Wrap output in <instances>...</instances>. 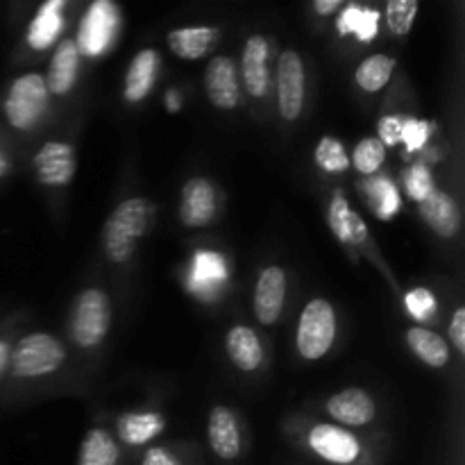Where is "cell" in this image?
Listing matches in <instances>:
<instances>
[{
  "instance_id": "6da1fadb",
  "label": "cell",
  "mask_w": 465,
  "mask_h": 465,
  "mask_svg": "<svg viewBox=\"0 0 465 465\" xmlns=\"http://www.w3.org/2000/svg\"><path fill=\"white\" fill-rule=\"evenodd\" d=\"M154 204L148 198H130L118 204L104 223L103 243L109 262L123 263L134 254L136 245L148 232Z\"/></svg>"
},
{
  "instance_id": "7a4b0ae2",
  "label": "cell",
  "mask_w": 465,
  "mask_h": 465,
  "mask_svg": "<svg viewBox=\"0 0 465 465\" xmlns=\"http://www.w3.org/2000/svg\"><path fill=\"white\" fill-rule=\"evenodd\" d=\"M66 361V350L54 336L35 331L18 341L9 352V366L16 380H36L53 375Z\"/></svg>"
},
{
  "instance_id": "3957f363",
  "label": "cell",
  "mask_w": 465,
  "mask_h": 465,
  "mask_svg": "<svg viewBox=\"0 0 465 465\" xmlns=\"http://www.w3.org/2000/svg\"><path fill=\"white\" fill-rule=\"evenodd\" d=\"M50 104V91L45 77L39 73H25L16 77L7 89L3 103L5 121L18 132H27L39 125Z\"/></svg>"
},
{
  "instance_id": "277c9868",
  "label": "cell",
  "mask_w": 465,
  "mask_h": 465,
  "mask_svg": "<svg viewBox=\"0 0 465 465\" xmlns=\"http://www.w3.org/2000/svg\"><path fill=\"white\" fill-rule=\"evenodd\" d=\"M336 339V312L327 300L316 298L302 309L295 331V345L300 357L318 361L331 350Z\"/></svg>"
},
{
  "instance_id": "5b68a950",
  "label": "cell",
  "mask_w": 465,
  "mask_h": 465,
  "mask_svg": "<svg viewBox=\"0 0 465 465\" xmlns=\"http://www.w3.org/2000/svg\"><path fill=\"white\" fill-rule=\"evenodd\" d=\"M112 325V307L100 289H84L77 295L71 312V336L80 348L103 343Z\"/></svg>"
},
{
  "instance_id": "8992f818",
  "label": "cell",
  "mask_w": 465,
  "mask_h": 465,
  "mask_svg": "<svg viewBox=\"0 0 465 465\" xmlns=\"http://www.w3.org/2000/svg\"><path fill=\"white\" fill-rule=\"evenodd\" d=\"M121 27V12L109 0H95L89 5L80 23L77 32V50L86 57H100L109 50V45L116 39V32Z\"/></svg>"
},
{
  "instance_id": "52a82bcc",
  "label": "cell",
  "mask_w": 465,
  "mask_h": 465,
  "mask_svg": "<svg viewBox=\"0 0 465 465\" xmlns=\"http://www.w3.org/2000/svg\"><path fill=\"white\" fill-rule=\"evenodd\" d=\"M307 95V73L302 57L295 50H282L277 59V107L284 121L293 123L302 116Z\"/></svg>"
},
{
  "instance_id": "ba28073f",
  "label": "cell",
  "mask_w": 465,
  "mask_h": 465,
  "mask_svg": "<svg viewBox=\"0 0 465 465\" xmlns=\"http://www.w3.org/2000/svg\"><path fill=\"white\" fill-rule=\"evenodd\" d=\"M313 454L331 465H359L363 461V445L352 431L339 425H316L307 436Z\"/></svg>"
},
{
  "instance_id": "9c48e42d",
  "label": "cell",
  "mask_w": 465,
  "mask_h": 465,
  "mask_svg": "<svg viewBox=\"0 0 465 465\" xmlns=\"http://www.w3.org/2000/svg\"><path fill=\"white\" fill-rule=\"evenodd\" d=\"M271 45L266 36L252 35L248 36L241 54V77L243 86L252 98H266L271 89Z\"/></svg>"
},
{
  "instance_id": "30bf717a",
  "label": "cell",
  "mask_w": 465,
  "mask_h": 465,
  "mask_svg": "<svg viewBox=\"0 0 465 465\" xmlns=\"http://www.w3.org/2000/svg\"><path fill=\"white\" fill-rule=\"evenodd\" d=\"M75 150L64 141H48L35 154V173L45 186H66L75 175Z\"/></svg>"
},
{
  "instance_id": "8fae6325",
  "label": "cell",
  "mask_w": 465,
  "mask_h": 465,
  "mask_svg": "<svg viewBox=\"0 0 465 465\" xmlns=\"http://www.w3.org/2000/svg\"><path fill=\"white\" fill-rule=\"evenodd\" d=\"M286 300V272L280 266H268L259 272L254 286V316L262 325L271 327L280 321Z\"/></svg>"
},
{
  "instance_id": "7c38bea8",
  "label": "cell",
  "mask_w": 465,
  "mask_h": 465,
  "mask_svg": "<svg viewBox=\"0 0 465 465\" xmlns=\"http://www.w3.org/2000/svg\"><path fill=\"white\" fill-rule=\"evenodd\" d=\"M207 98L218 109H236L241 103V84L236 64L230 57H213L204 73Z\"/></svg>"
},
{
  "instance_id": "4fadbf2b",
  "label": "cell",
  "mask_w": 465,
  "mask_h": 465,
  "mask_svg": "<svg viewBox=\"0 0 465 465\" xmlns=\"http://www.w3.org/2000/svg\"><path fill=\"white\" fill-rule=\"evenodd\" d=\"M216 216V191L204 177H191L182 189L180 218L186 227H204Z\"/></svg>"
},
{
  "instance_id": "5bb4252c",
  "label": "cell",
  "mask_w": 465,
  "mask_h": 465,
  "mask_svg": "<svg viewBox=\"0 0 465 465\" xmlns=\"http://www.w3.org/2000/svg\"><path fill=\"white\" fill-rule=\"evenodd\" d=\"M209 448L223 461H234L243 450V436H241L239 420L227 407H213L207 420Z\"/></svg>"
},
{
  "instance_id": "9a60e30c",
  "label": "cell",
  "mask_w": 465,
  "mask_h": 465,
  "mask_svg": "<svg viewBox=\"0 0 465 465\" xmlns=\"http://www.w3.org/2000/svg\"><path fill=\"white\" fill-rule=\"evenodd\" d=\"M327 413L339 425L363 427L377 416V404L363 389H345L331 395L327 402Z\"/></svg>"
},
{
  "instance_id": "2e32d148",
  "label": "cell",
  "mask_w": 465,
  "mask_h": 465,
  "mask_svg": "<svg viewBox=\"0 0 465 465\" xmlns=\"http://www.w3.org/2000/svg\"><path fill=\"white\" fill-rule=\"evenodd\" d=\"M418 207H420V216L425 218L427 225L440 239H452L461 230V209H459L457 200L445 191H431L422 203H418Z\"/></svg>"
},
{
  "instance_id": "e0dca14e",
  "label": "cell",
  "mask_w": 465,
  "mask_h": 465,
  "mask_svg": "<svg viewBox=\"0 0 465 465\" xmlns=\"http://www.w3.org/2000/svg\"><path fill=\"white\" fill-rule=\"evenodd\" d=\"M330 227L343 245L363 248L368 245V227L357 212H352L341 191H336L330 203Z\"/></svg>"
},
{
  "instance_id": "ac0fdd59",
  "label": "cell",
  "mask_w": 465,
  "mask_h": 465,
  "mask_svg": "<svg viewBox=\"0 0 465 465\" xmlns=\"http://www.w3.org/2000/svg\"><path fill=\"white\" fill-rule=\"evenodd\" d=\"M80 50H77L75 39H64L54 50L53 59L48 66V86L50 94L64 95L73 89L77 80V71H80Z\"/></svg>"
},
{
  "instance_id": "d6986e66",
  "label": "cell",
  "mask_w": 465,
  "mask_h": 465,
  "mask_svg": "<svg viewBox=\"0 0 465 465\" xmlns=\"http://www.w3.org/2000/svg\"><path fill=\"white\" fill-rule=\"evenodd\" d=\"M159 71V53L157 50H141L136 53V57L132 59L130 68H127L125 75V86H123V95H125L127 103H141L143 98H148L150 91H153L154 80H157Z\"/></svg>"
},
{
  "instance_id": "ffe728a7",
  "label": "cell",
  "mask_w": 465,
  "mask_h": 465,
  "mask_svg": "<svg viewBox=\"0 0 465 465\" xmlns=\"http://www.w3.org/2000/svg\"><path fill=\"white\" fill-rule=\"evenodd\" d=\"M225 348H227V357L232 359V363H234L239 371L252 372L263 363L262 341H259L257 331H254L252 327H245V325L232 327L230 334H227L225 339Z\"/></svg>"
},
{
  "instance_id": "44dd1931",
  "label": "cell",
  "mask_w": 465,
  "mask_h": 465,
  "mask_svg": "<svg viewBox=\"0 0 465 465\" xmlns=\"http://www.w3.org/2000/svg\"><path fill=\"white\" fill-rule=\"evenodd\" d=\"M221 30L218 27H180L168 35V45L182 59H200L218 44Z\"/></svg>"
},
{
  "instance_id": "7402d4cb",
  "label": "cell",
  "mask_w": 465,
  "mask_h": 465,
  "mask_svg": "<svg viewBox=\"0 0 465 465\" xmlns=\"http://www.w3.org/2000/svg\"><path fill=\"white\" fill-rule=\"evenodd\" d=\"M64 3L62 0H53V3L41 5L36 16L32 18L30 27H27V44L35 50H45L48 45L54 44L64 27Z\"/></svg>"
},
{
  "instance_id": "603a6c76",
  "label": "cell",
  "mask_w": 465,
  "mask_h": 465,
  "mask_svg": "<svg viewBox=\"0 0 465 465\" xmlns=\"http://www.w3.org/2000/svg\"><path fill=\"white\" fill-rule=\"evenodd\" d=\"M166 427L162 413H125V416L118 418L116 422V434L118 439L125 445H145L159 436Z\"/></svg>"
},
{
  "instance_id": "cb8c5ba5",
  "label": "cell",
  "mask_w": 465,
  "mask_h": 465,
  "mask_svg": "<svg viewBox=\"0 0 465 465\" xmlns=\"http://www.w3.org/2000/svg\"><path fill=\"white\" fill-rule=\"evenodd\" d=\"M407 343L411 352L430 368H443L450 361V348L436 331L427 327H411L407 331Z\"/></svg>"
},
{
  "instance_id": "d4e9b609",
  "label": "cell",
  "mask_w": 465,
  "mask_h": 465,
  "mask_svg": "<svg viewBox=\"0 0 465 465\" xmlns=\"http://www.w3.org/2000/svg\"><path fill=\"white\" fill-rule=\"evenodd\" d=\"M121 450L116 439L104 430H91L80 445L77 465H118Z\"/></svg>"
},
{
  "instance_id": "484cf974",
  "label": "cell",
  "mask_w": 465,
  "mask_h": 465,
  "mask_svg": "<svg viewBox=\"0 0 465 465\" xmlns=\"http://www.w3.org/2000/svg\"><path fill=\"white\" fill-rule=\"evenodd\" d=\"M395 66H398V62H395L391 54L386 53L371 54V57L363 59V62L357 66L354 82H357L359 89L366 91V94H377V91H381L386 84H389V80L393 77Z\"/></svg>"
},
{
  "instance_id": "4316f807",
  "label": "cell",
  "mask_w": 465,
  "mask_h": 465,
  "mask_svg": "<svg viewBox=\"0 0 465 465\" xmlns=\"http://www.w3.org/2000/svg\"><path fill=\"white\" fill-rule=\"evenodd\" d=\"M341 35H357L361 41H371L377 36L380 27V12L377 9L361 7V5H348L336 23Z\"/></svg>"
},
{
  "instance_id": "83f0119b",
  "label": "cell",
  "mask_w": 465,
  "mask_h": 465,
  "mask_svg": "<svg viewBox=\"0 0 465 465\" xmlns=\"http://www.w3.org/2000/svg\"><path fill=\"white\" fill-rule=\"evenodd\" d=\"M386 159V148L380 139L375 136H368V139L359 141V145L354 148L352 154V166L357 168L361 175H375L381 168Z\"/></svg>"
},
{
  "instance_id": "f1b7e54d",
  "label": "cell",
  "mask_w": 465,
  "mask_h": 465,
  "mask_svg": "<svg viewBox=\"0 0 465 465\" xmlns=\"http://www.w3.org/2000/svg\"><path fill=\"white\" fill-rule=\"evenodd\" d=\"M420 5L416 0H391L386 5V23L395 36H407L416 23Z\"/></svg>"
},
{
  "instance_id": "f546056e",
  "label": "cell",
  "mask_w": 465,
  "mask_h": 465,
  "mask_svg": "<svg viewBox=\"0 0 465 465\" xmlns=\"http://www.w3.org/2000/svg\"><path fill=\"white\" fill-rule=\"evenodd\" d=\"M368 195H371L372 200V209H375L377 216H380L381 221H389V218H393L395 213H398L400 195L398 189H395L389 180L381 177V180L371 182V184H368Z\"/></svg>"
},
{
  "instance_id": "4dcf8cb0",
  "label": "cell",
  "mask_w": 465,
  "mask_h": 465,
  "mask_svg": "<svg viewBox=\"0 0 465 465\" xmlns=\"http://www.w3.org/2000/svg\"><path fill=\"white\" fill-rule=\"evenodd\" d=\"M316 162L327 173H343L350 168L348 153L334 136H322L316 145Z\"/></svg>"
},
{
  "instance_id": "1f68e13d",
  "label": "cell",
  "mask_w": 465,
  "mask_h": 465,
  "mask_svg": "<svg viewBox=\"0 0 465 465\" xmlns=\"http://www.w3.org/2000/svg\"><path fill=\"white\" fill-rule=\"evenodd\" d=\"M225 262L216 252H200L193 263V280L198 286H213L225 280Z\"/></svg>"
},
{
  "instance_id": "d6a6232c",
  "label": "cell",
  "mask_w": 465,
  "mask_h": 465,
  "mask_svg": "<svg viewBox=\"0 0 465 465\" xmlns=\"http://www.w3.org/2000/svg\"><path fill=\"white\" fill-rule=\"evenodd\" d=\"M404 186H407V193L411 195V200H416V203H422L431 191H436L434 175H431V171L425 163H416V166L407 173V184Z\"/></svg>"
},
{
  "instance_id": "836d02e7",
  "label": "cell",
  "mask_w": 465,
  "mask_h": 465,
  "mask_svg": "<svg viewBox=\"0 0 465 465\" xmlns=\"http://www.w3.org/2000/svg\"><path fill=\"white\" fill-rule=\"evenodd\" d=\"M407 309L416 321L425 322L436 313V300L427 289H413L407 293Z\"/></svg>"
},
{
  "instance_id": "e575fe53",
  "label": "cell",
  "mask_w": 465,
  "mask_h": 465,
  "mask_svg": "<svg viewBox=\"0 0 465 465\" xmlns=\"http://www.w3.org/2000/svg\"><path fill=\"white\" fill-rule=\"evenodd\" d=\"M430 139V123L418 121V118H411V121H404L402 127V143L407 145L409 150H418L427 143Z\"/></svg>"
},
{
  "instance_id": "d590c367",
  "label": "cell",
  "mask_w": 465,
  "mask_h": 465,
  "mask_svg": "<svg viewBox=\"0 0 465 465\" xmlns=\"http://www.w3.org/2000/svg\"><path fill=\"white\" fill-rule=\"evenodd\" d=\"M402 127L404 118L400 116H384L380 121V141L386 145H398L402 143Z\"/></svg>"
},
{
  "instance_id": "8d00e7d4",
  "label": "cell",
  "mask_w": 465,
  "mask_h": 465,
  "mask_svg": "<svg viewBox=\"0 0 465 465\" xmlns=\"http://www.w3.org/2000/svg\"><path fill=\"white\" fill-rule=\"evenodd\" d=\"M450 341L459 354H465V309L459 307L450 322Z\"/></svg>"
},
{
  "instance_id": "74e56055",
  "label": "cell",
  "mask_w": 465,
  "mask_h": 465,
  "mask_svg": "<svg viewBox=\"0 0 465 465\" xmlns=\"http://www.w3.org/2000/svg\"><path fill=\"white\" fill-rule=\"evenodd\" d=\"M141 465H184L175 454H171L163 448H153L143 454L141 459Z\"/></svg>"
},
{
  "instance_id": "f35d334b",
  "label": "cell",
  "mask_w": 465,
  "mask_h": 465,
  "mask_svg": "<svg viewBox=\"0 0 465 465\" xmlns=\"http://www.w3.org/2000/svg\"><path fill=\"white\" fill-rule=\"evenodd\" d=\"M341 7H343L341 0H316V3H313V9H316L318 14H322V16H330V14L339 12Z\"/></svg>"
},
{
  "instance_id": "ab89813d",
  "label": "cell",
  "mask_w": 465,
  "mask_h": 465,
  "mask_svg": "<svg viewBox=\"0 0 465 465\" xmlns=\"http://www.w3.org/2000/svg\"><path fill=\"white\" fill-rule=\"evenodd\" d=\"M9 352H12L9 343L5 339H0V377H3V372L7 371L9 366Z\"/></svg>"
},
{
  "instance_id": "60d3db41",
  "label": "cell",
  "mask_w": 465,
  "mask_h": 465,
  "mask_svg": "<svg viewBox=\"0 0 465 465\" xmlns=\"http://www.w3.org/2000/svg\"><path fill=\"white\" fill-rule=\"evenodd\" d=\"M7 173H9V159H7V154L0 150V177H5Z\"/></svg>"
}]
</instances>
